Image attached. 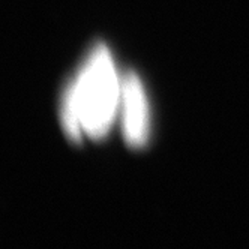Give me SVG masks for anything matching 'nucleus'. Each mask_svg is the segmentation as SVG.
<instances>
[{"mask_svg": "<svg viewBox=\"0 0 249 249\" xmlns=\"http://www.w3.org/2000/svg\"><path fill=\"white\" fill-rule=\"evenodd\" d=\"M122 83L110 50L98 45L71 84L62 108V122L74 141L81 134L99 140L110 132L120 111Z\"/></svg>", "mask_w": 249, "mask_h": 249, "instance_id": "obj_1", "label": "nucleus"}, {"mask_svg": "<svg viewBox=\"0 0 249 249\" xmlns=\"http://www.w3.org/2000/svg\"><path fill=\"white\" fill-rule=\"evenodd\" d=\"M120 114L124 141L134 149L143 147L149 137V104L144 87L135 74H128L122 81Z\"/></svg>", "mask_w": 249, "mask_h": 249, "instance_id": "obj_2", "label": "nucleus"}]
</instances>
